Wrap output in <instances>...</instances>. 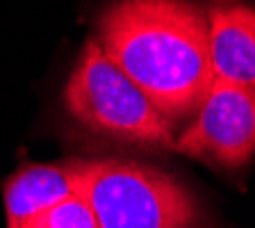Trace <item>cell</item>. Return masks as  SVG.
Here are the masks:
<instances>
[{
	"label": "cell",
	"mask_w": 255,
	"mask_h": 228,
	"mask_svg": "<svg viewBox=\"0 0 255 228\" xmlns=\"http://www.w3.org/2000/svg\"><path fill=\"white\" fill-rule=\"evenodd\" d=\"M96 41L171 123L194 119L212 71L205 7L194 0H114Z\"/></svg>",
	"instance_id": "cell-1"
},
{
	"label": "cell",
	"mask_w": 255,
	"mask_h": 228,
	"mask_svg": "<svg viewBox=\"0 0 255 228\" xmlns=\"http://www.w3.org/2000/svg\"><path fill=\"white\" fill-rule=\"evenodd\" d=\"M78 194L98 228H194L196 199L173 176L132 160H73Z\"/></svg>",
	"instance_id": "cell-2"
},
{
	"label": "cell",
	"mask_w": 255,
	"mask_h": 228,
	"mask_svg": "<svg viewBox=\"0 0 255 228\" xmlns=\"http://www.w3.org/2000/svg\"><path fill=\"white\" fill-rule=\"evenodd\" d=\"M64 105L80 126L103 137L143 149H171L175 142L173 123L103 53L96 39L80 53L64 87Z\"/></svg>",
	"instance_id": "cell-3"
},
{
	"label": "cell",
	"mask_w": 255,
	"mask_h": 228,
	"mask_svg": "<svg viewBox=\"0 0 255 228\" xmlns=\"http://www.w3.org/2000/svg\"><path fill=\"white\" fill-rule=\"evenodd\" d=\"M173 151L219 169H239L255 153V89L212 80Z\"/></svg>",
	"instance_id": "cell-4"
},
{
	"label": "cell",
	"mask_w": 255,
	"mask_h": 228,
	"mask_svg": "<svg viewBox=\"0 0 255 228\" xmlns=\"http://www.w3.org/2000/svg\"><path fill=\"white\" fill-rule=\"evenodd\" d=\"M205 16L212 80L255 89V5L210 0Z\"/></svg>",
	"instance_id": "cell-5"
},
{
	"label": "cell",
	"mask_w": 255,
	"mask_h": 228,
	"mask_svg": "<svg viewBox=\"0 0 255 228\" xmlns=\"http://www.w3.org/2000/svg\"><path fill=\"white\" fill-rule=\"evenodd\" d=\"M78 194L75 162L25 165L9 176L2 187L7 228H23L37 215Z\"/></svg>",
	"instance_id": "cell-6"
},
{
	"label": "cell",
	"mask_w": 255,
	"mask_h": 228,
	"mask_svg": "<svg viewBox=\"0 0 255 228\" xmlns=\"http://www.w3.org/2000/svg\"><path fill=\"white\" fill-rule=\"evenodd\" d=\"M23 228H98V222L91 213L89 203L80 194H75L57 206L48 208L46 213L37 215Z\"/></svg>",
	"instance_id": "cell-7"
}]
</instances>
